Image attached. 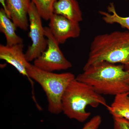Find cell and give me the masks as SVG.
<instances>
[{"label":"cell","instance_id":"13","mask_svg":"<svg viewBox=\"0 0 129 129\" xmlns=\"http://www.w3.org/2000/svg\"><path fill=\"white\" fill-rule=\"evenodd\" d=\"M109 12L100 11V14L103 16V19L106 23L108 24L118 23L122 28L127 29L129 31V16L122 17L118 15L115 11L113 3H110L108 7Z\"/></svg>","mask_w":129,"mask_h":129},{"label":"cell","instance_id":"6","mask_svg":"<svg viewBox=\"0 0 129 129\" xmlns=\"http://www.w3.org/2000/svg\"><path fill=\"white\" fill-rule=\"evenodd\" d=\"M29 32L28 36L32 41L25 53L26 59L29 62L35 60L46 50L47 40L42 25L41 16L35 4L32 1L28 12Z\"/></svg>","mask_w":129,"mask_h":129},{"label":"cell","instance_id":"5","mask_svg":"<svg viewBox=\"0 0 129 129\" xmlns=\"http://www.w3.org/2000/svg\"><path fill=\"white\" fill-rule=\"evenodd\" d=\"M45 33L47 40L46 50L34 60V65L46 72L66 70L72 67L71 63L64 56L59 47V43L48 27H45Z\"/></svg>","mask_w":129,"mask_h":129},{"label":"cell","instance_id":"14","mask_svg":"<svg viewBox=\"0 0 129 129\" xmlns=\"http://www.w3.org/2000/svg\"><path fill=\"white\" fill-rule=\"evenodd\" d=\"M57 0H32L42 18L50 20L53 14V6Z\"/></svg>","mask_w":129,"mask_h":129},{"label":"cell","instance_id":"15","mask_svg":"<svg viewBox=\"0 0 129 129\" xmlns=\"http://www.w3.org/2000/svg\"><path fill=\"white\" fill-rule=\"evenodd\" d=\"M102 122L101 117L99 115H95L86 123L82 129H98Z\"/></svg>","mask_w":129,"mask_h":129},{"label":"cell","instance_id":"17","mask_svg":"<svg viewBox=\"0 0 129 129\" xmlns=\"http://www.w3.org/2000/svg\"><path fill=\"white\" fill-rule=\"evenodd\" d=\"M0 2L2 5L3 8L4 9L6 13L7 14L8 16L10 18L9 13L7 5L6 0H0Z\"/></svg>","mask_w":129,"mask_h":129},{"label":"cell","instance_id":"16","mask_svg":"<svg viewBox=\"0 0 129 129\" xmlns=\"http://www.w3.org/2000/svg\"><path fill=\"white\" fill-rule=\"evenodd\" d=\"M114 129H129V120L113 117Z\"/></svg>","mask_w":129,"mask_h":129},{"label":"cell","instance_id":"4","mask_svg":"<svg viewBox=\"0 0 129 129\" xmlns=\"http://www.w3.org/2000/svg\"><path fill=\"white\" fill-rule=\"evenodd\" d=\"M29 77L41 86L45 92L50 112L57 114L62 112V99L70 83L76 77L70 72L57 74L40 69L34 64L27 69Z\"/></svg>","mask_w":129,"mask_h":129},{"label":"cell","instance_id":"7","mask_svg":"<svg viewBox=\"0 0 129 129\" xmlns=\"http://www.w3.org/2000/svg\"><path fill=\"white\" fill-rule=\"evenodd\" d=\"M49 20L48 27L59 44H64L70 38L80 36L81 29L79 23L54 13Z\"/></svg>","mask_w":129,"mask_h":129},{"label":"cell","instance_id":"8","mask_svg":"<svg viewBox=\"0 0 129 129\" xmlns=\"http://www.w3.org/2000/svg\"><path fill=\"white\" fill-rule=\"evenodd\" d=\"M23 48V44L12 46L1 45L0 58L11 64L19 73L31 80L27 73L28 67L30 63L25 58Z\"/></svg>","mask_w":129,"mask_h":129},{"label":"cell","instance_id":"1","mask_svg":"<svg viewBox=\"0 0 129 129\" xmlns=\"http://www.w3.org/2000/svg\"><path fill=\"white\" fill-rule=\"evenodd\" d=\"M83 70L75 79L102 95L129 92V69L123 64L102 62Z\"/></svg>","mask_w":129,"mask_h":129},{"label":"cell","instance_id":"9","mask_svg":"<svg viewBox=\"0 0 129 129\" xmlns=\"http://www.w3.org/2000/svg\"><path fill=\"white\" fill-rule=\"evenodd\" d=\"M32 0H6L10 18L17 27L26 31L29 27L28 12Z\"/></svg>","mask_w":129,"mask_h":129},{"label":"cell","instance_id":"11","mask_svg":"<svg viewBox=\"0 0 129 129\" xmlns=\"http://www.w3.org/2000/svg\"><path fill=\"white\" fill-rule=\"evenodd\" d=\"M16 24L5 12L3 8L0 9V31L5 35L6 45L12 46L23 44V40L16 33Z\"/></svg>","mask_w":129,"mask_h":129},{"label":"cell","instance_id":"10","mask_svg":"<svg viewBox=\"0 0 129 129\" xmlns=\"http://www.w3.org/2000/svg\"><path fill=\"white\" fill-rule=\"evenodd\" d=\"M53 12L76 22L79 23L83 19L76 0H57L53 5Z\"/></svg>","mask_w":129,"mask_h":129},{"label":"cell","instance_id":"2","mask_svg":"<svg viewBox=\"0 0 129 129\" xmlns=\"http://www.w3.org/2000/svg\"><path fill=\"white\" fill-rule=\"evenodd\" d=\"M102 62L119 63L129 69V31H114L94 38L83 69Z\"/></svg>","mask_w":129,"mask_h":129},{"label":"cell","instance_id":"3","mask_svg":"<svg viewBox=\"0 0 129 129\" xmlns=\"http://www.w3.org/2000/svg\"><path fill=\"white\" fill-rule=\"evenodd\" d=\"M99 105L108 106L106 99L89 85L75 79L68 86L62 99V111L68 117L83 122L91 113L86 111L90 106L97 108Z\"/></svg>","mask_w":129,"mask_h":129},{"label":"cell","instance_id":"12","mask_svg":"<svg viewBox=\"0 0 129 129\" xmlns=\"http://www.w3.org/2000/svg\"><path fill=\"white\" fill-rule=\"evenodd\" d=\"M107 108L113 117L129 120V92L115 96L112 103Z\"/></svg>","mask_w":129,"mask_h":129}]
</instances>
